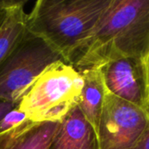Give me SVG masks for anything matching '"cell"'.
<instances>
[{"label": "cell", "instance_id": "6da1fadb", "mask_svg": "<svg viewBox=\"0 0 149 149\" xmlns=\"http://www.w3.org/2000/svg\"><path fill=\"white\" fill-rule=\"evenodd\" d=\"M149 51V0H111L72 65L79 71L110 59H145Z\"/></svg>", "mask_w": 149, "mask_h": 149}, {"label": "cell", "instance_id": "7a4b0ae2", "mask_svg": "<svg viewBox=\"0 0 149 149\" xmlns=\"http://www.w3.org/2000/svg\"><path fill=\"white\" fill-rule=\"evenodd\" d=\"M111 0H38L26 15L27 31L72 65Z\"/></svg>", "mask_w": 149, "mask_h": 149}, {"label": "cell", "instance_id": "3957f363", "mask_svg": "<svg viewBox=\"0 0 149 149\" xmlns=\"http://www.w3.org/2000/svg\"><path fill=\"white\" fill-rule=\"evenodd\" d=\"M84 79L72 65L59 60L47 67L17 104L35 123H60L79 105Z\"/></svg>", "mask_w": 149, "mask_h": 149}, {"label": "cell", "instance_id": "277c9868", "mask_svg": "<svg viewBox=\"0 0 149 149\" xmlns=\"http://www.w3.org/2000/svg\"><path fill=\"white\" fill-rule=\"evenodd\" d=\"M59 60L63 58L45 41L27 31L0 65V101L17 105L43 72Z\"/></svg>", "mask_w": 149, "mask_h": 149}, {"label": "cell", "instance_id": "5b68a950", "mask_svg": "<svg viewBox=\"0 0 149 149\" xmlns=\"http://www.w3.org/2000/svg\"><path fill=\"white\" fill-rule=\"evenodd\" d=\"M149 127L148 113L106 91L98 130L100 149H133Z\"/></svg>", "mask_w": 149, "mask_h": 149}, {"label": "cell", "instance_id": "8992f818", "mask_svg": "<svg viewBox=\"0 0 149 149\" xmlns=\"http://www.w3.org/2000/svg\"><path fill=\"white\" fill-rule=\"evenodd\" d=\"M100 69L107 93L147 112V84L143 59L117 58L108 60Z\"/></svg>", "mask_w": 149, "mask_h": 149}, {"label": "cell", "instance_id": "52a82bcc", "mask_svg": "<svg viewBox=\"0 0 149 149\" xmlns=\"http://www.w3.org/2000/svg\"><path fill=\"white\" fill-rule=\"evenodd\" d=\"M48 149H100L94 129L78 106L59 123Z\"/></svg>", "mask_w": 149, "mask_h": 149}, {"label": "cell", "instance_id": "ba28073f", "mask_svg": "<svg viewBox=\"0 0 149 149\" xmlns=\"http://www.w3.org/2000/svg\"><path fill=\"white\" fill-rule=\"evenodd\" d=\"M59 123L24 124L0 134V149H48Z\"/></svg>", "mask_w": 149, "mask_h": 149}, {"label": "cell", "instance_id": "9c48e42d", "mask_svg": "<svg viewBox=\"0 0 149 149\" xmlns=\"http://www.w3.org/2000/svg\"><path fill=\"white\" fill-rule=\"evenodd\" d=\"M79 72L84 79V86L78 107L98 137L99 124L106 94L101 72L100 67H92Z\"/></svg>", "mask_w": 149, "mask_h": 149}, {"label": "cell", "instance_id": "30bf717a", "mask_svg": "<svg viewBox=\"0 0 149 149\" xmlns=\"http://www.w3.org/2000/svg\"><path fill=\"white\" fill-rule=\"evenodd\" d=\"M25 1H17L7 10L0 26V65L11 54L27 33Z\"/></svg>", "mask_w": 149, "mask_h": 149}, {"label": "cell", "instance_id": "8fae6325", "mask_svg": "<svg viewBox=\"0 0 149 149\" xmlns=\"http://www.w3.org/2000/svg\"><path fill=\"white\" fill-rule=\"evenodd\" d=\"M30 120L27 116L18 108L17 105L8 112L0 120V134L16 128Z\"/></svg>", "mask_w": 149, "mask_h": 149}, {"label": "cell", "instance_id": "7c38bea8", "mask_svg": "<svg viewBox=\"0 0 149 149\" xmlns=\"http://www.w3.org/2000/svg\"><path fill=\"white\" fill-rule=\"evenodd\" d=\"M17 1H10V0H0V26L3 24L6 15L7 10L10 7H11L13 4L16 3Z\"/></svg>", "mask_w": 149, "mask_h": 149}, {"label": "cell", "instance_id": "4fadbf2b", "mask_svg": "<svg viewBox=\"0 0 149 149\" xmlns=\"http://www.w3.org/2000/svg\"><path fill=\"white\" fill-rule=\"evenodd\" d=\"M145 73H146V86H147V112L149 115V51L144 59Z\"/></svg>", "mask_w": 149, "mask_h": 149}, {"label": "cell", "instance_id": "5bb4252c", "mask_svg": "<svg viewBox=\"0 0 149 149\" xmlns=\"http://www.w3.org/2000/svg\"><path fill=\"white\" fill-rule=\"evenodd\" d=\"M133 149H149V127Z\"/></svg>", "mask_w": 149, "mask_h": 149}, {"label": "cell", "instance_id": "9a60e30c", "mask_svg": "<svg viewBox=\"0 0 149 149\" xmlns=\"http://www.w3.org/2000/svg\"><path fill=\"white\" fill-rule=\"evenodd\" d=\"M17 105H13L8 102H3L0 101V120L8 113L10 112L12 108H14Z\"/></svg>", "mask_w": 149, "mask_h": 149}]
</instances>
